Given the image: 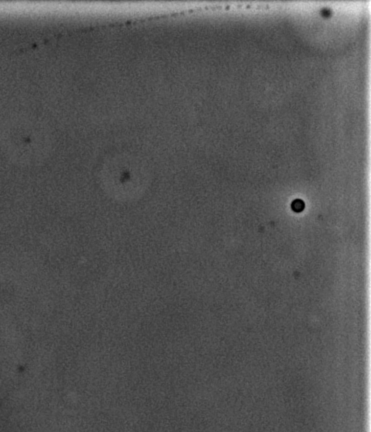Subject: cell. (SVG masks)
<instances>
[{
  "instance_id": "1",
  "label": "cell",
  "mask_w": 371,
  "mask_h": 432,
  "mask_svg": "<svg viewBox=\"0 0 371 432\" xmlns=\"http://www.w3.org/2000/svg\"><path fill=\"white\" fill-rule=\"evenodd\" d=\"M291 208L295 212H301L305 208V203L301 200H295L291 204Z\"/></svg>"
}]
</instances>
